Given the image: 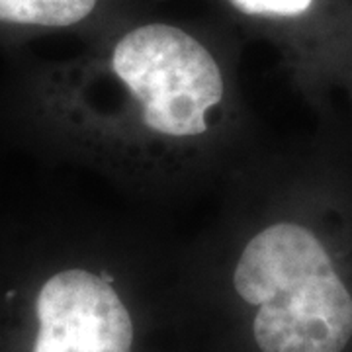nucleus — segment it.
<instances>
[{
  "label": "nucleus",
  "instance_id": "nucleus-1",
  "mask_svg": "<svg viewBox=\"0 0 352 352\" xmlns=\"http://www.w3.org/2000/svg\"><path fill=\"white\" fill-rule=\"evenodd\" d=\"M233 286L258 307L252 331L263 352H342L351 340V292L305 227L274 223L254 235Z\"/></svg>",
  "mask_w": 352,
  "mask_h": 352
},
{
  "label": "nucleus",
  "instance_id": "nucleus-2",
  "mask_svg": "<svg viewBox=\"0 0 352 352\" xmlns=\"http://www.w3.org/2000/svg\"><path fill=\"white\" fill-rule=\"evenodd\" d=\"M112 69L131 92L143 124L166 138H196L226 92L215 57L188 32L145 24L116 43Z\"/></svg>",
  "mask_w": 352,
  "mask_h": 352
},
{
  "label": "nucleus",
  "instance_id": "nucleus-4",
  "mask_svg": "<svg viewBox=\"0 0 352 352\" xmlns=\"http://www.w3.org/2000/svg\"><path fill=\"white\" fill-rule=\"evenodd\" d=\"M98 0H0V20L12 24L67 28L78 24Z\"/></svg>",
  "mask_w": 352,
  "mask_h": 352
},
{
  "label": "nucleus",
  "instance_id": "nucleus-5",
  "mask_svg": "<svg viewBox=\"0 0 352 352\" xmlns=\"http://www.w3.org/2000/svg\"><path fill=\"white\" fill-rule=\"evenodd\" d=\"M239 12L247 16H272V18H296L305 14L314 0H229Z\"/></svg>",
  "mask_w": 352,
  "mask_h": 352
},
{
  "label": "nucleus",
  "instance_id": "nucleus-3",
  "mask_svg": "<svg viewBox=\"0 0 352 352\" xmlns=\"http://www.w3.org/2000/svg\"><path fill=\"white\" fill-rule=\"evenodd\" d=\"M34 352H131L133 321L108 278L90 270L57 272L36 303Z\"/></svg>",
  "mask_w": 352,
  "mask_h": 352
}]
</instances>
